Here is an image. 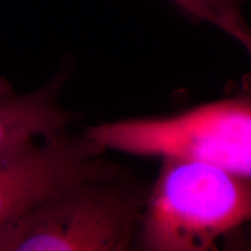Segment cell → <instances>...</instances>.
<instances>
[{
  "label": "cell",
  "mask_w": 251,
  "mask_h": 251,
  "mask_svg": "<svg viewBox=\"0 0 251 251\" xmlns=\"http://www.w3.org/2000/svg\"><path fill=\"white\" fill-rule=\"evenodd\" d=\"M150 191L119 166L62 188L0 231V251H127Z\"/></svg>",
  "instance_id": "6da1fadb"
},
{
  "label": "cell",
  "mask_w": 251,
  "mask_h": 251,
  "mask_svg": "<svg viewBox=\"0 0 251 251\" xmlns=\"http://www.w3.org/2000/svg\"><path fill=\"white\" fill-rule=\"evenodd\" d=\"M251 222V178L211 163L162 157L136 237L148 251H208Z\"/></svg>",
  "instance_id": "7a4b0ae2"
},
{
  "label": "cell",
  "mask_w": 251,
  "mask_h": 251,
  "mask_svg": "<svg viewBox=\"0 0 251 251\" xmlns=\"http://www.w3.org/2000/svg\"><path fill=\"white\" fill-rule=\"evenodd\" d=\"M84 134L106 151L185 157L251 178V77L227 98L166 117L91 126Z\"/></svg>",
  "instance_id": "3957f363"
},
{
  "label": "cell",
  "mask_w": 251,
  "mask_h": 251,
  "mask_svg": "<svg viewBox=\"0 0 251 251\" xmlns=\"http://www.w3.org/2000/svg\"><path fill=\"white\" fill-rule=\"evenodd\" d=\"M105 152L68 130L0 151V231L62 188L119 168Z\"/></svg>",
  "instance_id": "277c9868"
},
{
  "label": "cell",
  "mask_w": 251,
  "mask_h": 251,
  "mask_svg": "<svg viewBox=\"0 0 251 251\" xmlns=\"http://www.w3.org/2000/svg\"><path fill=\"white\" fill-rule=\"evenodd\" d=\"M69 77L70 68H62L48 83L27 93H18L5 77L0 78V151L68 130L79 118L59 102Z\"/></svg>",
  "instance_id": "5b68a950"
},
{
  "label": "cell",
  "mask_w": 251,
  "mask_h": 251,
  "mask_svg": "<svg viewBox=\"0 0 251 251\" xmlns=\"http://www.w3.org/2000/svg\"><path fill=\"white\" fill-rule=\"evenodd\" d=\"M187 17L211 24L244 47L251 58V30L243 19V0H171Z\"/></svg>",
  "instance_id": "8992f818"
}]
</instances>
